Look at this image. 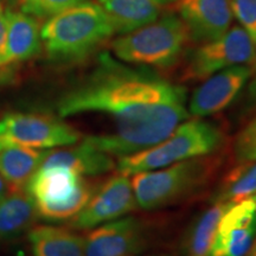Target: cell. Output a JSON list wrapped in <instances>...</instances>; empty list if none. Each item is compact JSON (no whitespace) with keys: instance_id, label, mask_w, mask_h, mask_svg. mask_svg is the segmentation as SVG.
<instances>
[{"instance_id":"cell-14","label":"cell","mask_w":256,"mask_h":256,"mask_svg":"<svg viewBox=\"0 0 256 256\" xmlns=\"http://www.w3.org/2000/svg\"><path fill=\"white\" fill-rule=\"evenodd\" d=\"M62 166L80 176H98L110 172L115 168L113 156L95 148L86 142L66 150L48 151L40 168Z\"/></svg>"},{"instance_id":"cell-5","label":"cell","mask_w":256,"mask_h":256,"mask_svg":"<svg viewBox=\"0 0 256 256\" xmlns=\"http://www.w3.org/2000/svg\"><path fill=\"white\" fill-rule=\"evenodd\" d=\"M188 38V28L179 16L165 14L114 40L112 50L124 63L168 68L177 62Z\"/></svg>"},{"instance_id":"cell-9","label":"cell","mask_w":256,"mask_h":256,"mask_svg":"<svg viewBox=\"0 0 256 256\" xmlns=\"http://www.w3.org/2000/svg\"><path fill=\"white\" fill-rule=\"evenodd\" d=\"M256 238L255 196L232 204L220 220L209 256H246Z\"/></svg>"},{"instance_id":"cell-27","label":"cell","mask_w":256,"mask_h":256,"mask_svg":"<svg viewBox=\"0 0 256 256\" xmlns=\"http://www.w3.org/2000/svg\"><path fill=\"white\" fill-rule=\"evenodd\" d=\"M10 194H11V191H10L8 184L6 183L5 179L2 178V174H0V200H4V198L6 196H8Z\"/></svg>"},{"instance_id":"cell-23","label":"cell","mask_w":256,"mask_h":256,"mask_svg":"<svg viewBox=\"0 0 256 256\" xmlns=\"http://www.w3.org/2000/svg\"><path fill=\"white\" fill-rule=\"evenodd\" d=\"M87 0H20L22 11L34 18H50Z\"/></svg>"},{"instance_id":"cell-16","label":"cell","mask_w":256,"mask_h":256,"mask_svg":"<svg viewBox=\"0 0 256 256\" xmlns=\"http://www.w3.org/2000/svg\"><path fill=\"white\" fill-rule=\"evenodd\" d=\"M83 178L72 170L40 168L28 182L26 191L37 203H62L75 194Z\"/></svg>"},{"instance_id":"cell-22","label":"cell","mask_w":256,"mask_h":256,"mask_svg":"<svg viewBox=\"0 0 256 256\" xmlns=\"http://www.w3.org/2000/svg\"><path fill=\"white\" fill-rule=\"evenodd\" d=\"M95 192V188L83 179L75 194L62 203H37L38 216L50 222H62L74 218L83 208L87 206Z\"/></svg>"},{"instance_id":"cell-8","label":"cell","mask_w":256,"mask_h":256,"mask_svg":"<svg viewBox=\"0 0 256 256\" xmlns=\"http://www.w3.org/2000/svg\"><path fill=\"white\" fill-rule=\"evenodd\" d=\"M136 206L128 176H114L95 190L87 206L74 217L70 226L75 229H92L127 215Z\"/></svg>"},{"instance_id":"cell-24","label":"cell","mask_w":256,"mask_h":256,"mask_svg":"<svg viewBox=\"0 0 256 256\" xmlns=\"http://www.w3.org/2000/svg\"><path fill=\"white\" fill-rule=\"evenodd\" d=\"M234 152L238 162L256 160V118L238 134Z\"/></svg>"},{"instance_id":"cell-25","label":"cell","mask_w":256,"mask_h":256,"mask_svg":"<svg viewBox=\"0 0 256 256\" xmlns=\"http://www.w3.org/2000/svg\"><path fill=\"white\" fill-rule=\"evenodd\" d=\"M232 10L256 46V0H232Z\"/></svg>"},{"instance_id":"cell-26","label":"cell","mask_w":256,"mask_h":256,"mask_svg":"<svg viewBox=\"0 0 256 256\" xmlns=\"http://www.w3.org/2000/svg\"><path fill=\"white\" fill-rule=\"evenodd\" d=\"M14 68L6 63V17L0 4V84L10 81L14 75Z\"/></svg>"},{"instance_id":"cell-19","label":"cell","mask_w":256,"mask_h":256,"mask_svg":"<svg viewBox=\"0 0 256 256\" xmlns=\"http://www.w3.org/2000/svg\"><path fill=\"white\" fill-rule=\"evenodd\" d=\"M38 217L36 202L26 190L12 192L0 200V238L30 229Z\"/></svg>"},{"instance_id":"cell-28","label":"cell","mask_w":256,"mask_h":256,"mask_svg":"<svg viewBox=\"0 0 256 256\" xmlns=\"http://www.w3.org/2000/svg\"><path fill=\"white\" fill-rule=\"evenodd\" d=\"M246 256H256V246H252L250 250H249V252Z\"/></svg>"},{"instance_id":"cell-2","label":"cell","mask_w":256,"mask_h":256,"mask_svg":"<svg viewBox=\"0 0 256 256\" xmlns=\"http://www.w3.org/2000/svg\"><path fill=\"white\" fill-rule=\"evenodd\" d=\"M113 22L98 2H87L60 12L40 28L42 46L55 63L84 60L113 36Z\"/></svg>"},{"instance_id":"cell-7","label":"cell","mask_w":256,"mask_h":256,"mask_svg":"<svg viewBox=\"0 0 256 256\" xmlns=\"http://www.w3.org/2000/svg\"><path fill=\"white\" fill-rule=\"evenodd\" d=\"M255 60L254 40L241 25H235L220 37L192 51L188 57V75L194 78H208L223 69L248 66Z\"/></svg>"},{"instance_id":"cell-31","label":"cell","mask_w":256,"mask_h":256,"mask_svg":"<svg viewBox=\"0 0 256 256\" xmlns=\"http://www.w3.org/2000/svg\"><path fill=\"white\" fill-rule=\"evenodd\" d=\"M158 256H165V255H158Z\"/></svg>"},{"instance_id":"cell-18","label":"cell","mask_w":256,"mask_h":256,"mask_svg":"<svg viewBox=\"0 0 256 256\" xmlns=\"http://www.w3.org/2000/svg\"><path fill=\"white\" fill-rule=\"evenodd\" d=\"M34 256H84V240L68 229L40 226L28 232Z\"/></svg>"},{"instance_id":"cell-12","label":"cell","mask_w":256,"mask_h":256,"mask_svg":"<svg viewBox=\"0 0 256 256\" xmlns=\"http://www.w3.org/2000/svg\"><path fill=\"white\" fill-rule=\"evenodd\" d=\"M179 18L194 42L214 40L230 28L232 0H176Z\"/></svg>"},{"instance_id":"cell-29","label":"cell","mask_w":256,"mask_h":256,"mask_svg":"<svg viewBox=\"0 0 256 256\" xmlns=\"http://www.w3.org/2000/svg\"><path fill=\"white\" fill-rule=\"evenodd\" d=\"M252 90H254V94L256 95V80H255V82H254V86H252Z\"/></svg>"},{"instance_id":"cell-17","label":"cell","mask_w":256,"mask_h":256,"mask_svg":"<svg viewBox=\"0 0 256 256\" xmlns=\"http://www.w3.org/2000/svg\"><path fill=\"white\" fill-rule=\"evenodd\" d=\"M46 151L19 145L0 148V174L8 184L10 191L26 190L30 179L40 168Z\"/></svg>"},{"instance_id":"cell-10","label":"cell","mask_w":256,"mask_h":256,"mask_svg":"<svg viewBox=\"0 0 256 256\" xmlns=\"http://www.w3.org/2000/svg\"><path fill=\"white\" fill-rule=\"evenodd\" d=\"M84 256H134L145 247V230L134 217L95 226L83 238Z\"/></svg>"},{"instance_id":"cell-15","label":"cell","mask_w":256,"mask_h":256,"mask_svg":"<svg viewBox=\"0 0 256 256\" xmlns=\"http://www.w3.org/2000/svg\"><path fill=\"white\" fill-rule=\"evenodd\" d=\"M176 0H98L113 22L115 32L128 34L154 22Z\"/></svg>"},{"instance_id":"cell-6","label":"cell","mask_w":256,"mask_h":256,"mask_svg":"<svg viewBox=\"0 0 256 256\" xmlns=\"http://www.w3.org/2000/svg\"><path fill=\"white\" fill-rule=\"evenodd\" d=\"M80 139L78 130L52 115L11 113L0 120V148L19 145L43 150L72 145Z\"/></svg>"},{"instance_id":"cell-3","label":"cell","mask_w":256,"mask_h":256,"mask_svg":"<svg viewBox=\"0 0 256 256\" xmlns=\"http://www.w3.org/2000/svg\"><path fill=\"white\" fill-rule=\"evenodd\" d=\"M218 166L220 160L208 154L132 174L130 184L138 206L159 209L184 200L206 186Z\"/></svg>"},{"instance_id":"cell-4","label":"cell","mask_w":256,"mask_h":256,"mask_svg":"<svg viewBox=\"0 0 256 256\" xmlns=\"http://www.w3.org/2000/svg\"><path fill=\"white\" fill-rule=\"evenodd\" d=\"M223 140L222 130L216 124L203 120H190L179 124L154 146L121 156L118 170L121 174L132 176L162 168L183 160L211 154L222 146Z\"/></svg>"},{"instance_id":"cell-13","label":"cell","mask_w":256,"mask_h":256,"mask_svg":"<svg viewBox=\"0 0 256 256\" xmlns=\"http://www.w3.org/2000/svg\"><path fill=\"white\" fill-rule=\"evenodd\" d=\"M6 63L11 68L40 52V26L36 18L23 11H5Z\"/></svg>"},{"instance_id":"cell-30","label":"cell","mask_w":256,"mask_h":256,"mask_svg":"<svg viewBox=\"0 0 256 256\" xmlns=\"http://www.w3.org/2000/svg\"><path fill=\"white\" fill-rule=\"evenodd\" d=\"M255 200H256V196H255ZM252 246H256V238H255V242H254V244Z\"/></svg>"},{"instance_id":"cell-11","label":"cell","mask_w":256,"mask_h":256,"mask_svg":"<svg viewBox=\"0 0 256 256\" xmlns=\"http://www.w3.org/2000/svg\"><path fill=\"white\" fill-rule=\"evenodd\" d=\"M252 76L248 66H235L209 76L192 94L188 114L208 116L226 110L238 98Z\"/></svg>"},{"instance_id":"cell-1","label":"cell","mask_w":256,"mask_h":256,"mask_svg":"<svg viewBox=\"0 0 256 256\" xmlns=\"http://www.w3.org/2000/svg\"><path fill=\"white\" fill-rule=\"evenodd\" d=\"M60 118L102 113L113 132L84 136L83 142L112 156H124L154 146L188 119L186 90L148 66H127L110 52L96 68L57 102Z\"/></svg>"},{"instance_id":"cell-21","label":"cell","mask_w":256,"mask_h":256,"mask_svg":"<svg viewBox=\"0 0 256 256\" xmlns=\"http://www.w3.org/2000/svg\"><path fill=\"white\" fill-rule=\"evenodd\" d=\"M256 196V160L238 162L224 178L212 203L226 202L236 204Z\"/></svg>"},{"instance_id":"cell-20","label":"cell","mask_w":256,"mask_h":256,"mask_svg":"<svg viewBox=\"0 0 256 256\" xmlns=\"http://www.w3.org/2000/svg\"><path fill=\"white\" fill-rule=\"evenodd\" d=\"M232 203L216 202L192 223L184 241V256H209L220 220Z\"/></svg>"}]
</instances>
